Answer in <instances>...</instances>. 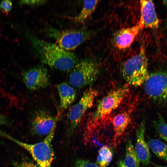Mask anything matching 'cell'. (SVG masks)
Returning <instances> with one entry per match:
<instances>
[{"label":"cell","instance_id":"1","mask_svg":"<svg viewBox=\"0 0 167 167\" xmlns=\"http://www.w3.org/2000/svg\"><path fill=\"white\" fill-rule=\"evenodd\" d=\"M30 39L41 62L50 67L63 71L72 70L78 62L76 55L56 44L32 35Z\"/></svg>","mask_w":167,"mask_h":167},{"label":"cell","instance_id":"2","mask_svg":"<svg viewBox=\"0 0 167 167\" xmlns=\"http://www.w3.org/2000/svg\"><path fill=\"white\" fill-rule=\"evenodd\" d=\"M129 91L128 85H125L111 91L103 98L88 122L85 131L92 135L106 125L109 115L118 107Z\"/></svg>","mask_w":167,"mask_h":167},{"label":"cell","instance_id":"3","mask_svg":"<svg viewBox=\"0 0 167 167\" xmlns=\"http://www.w3.org/2000/svg\"><path fill=\"white\" fill-rule=\"evenodd\" d=\"M55 128L53 129L42 141L32 144L21 142L4 132H0V135L28 151L36 162L37 167H51L54 156L51 142Z\"/></svg>","mask_w":167,"mask_h":167},{"label":"cell","instance_id":"4","mask_svg":"<svg viewBox=\"0 0 167 167\" xmlns=\"http://www.w3.org/2000/svg\"><path fill=\"white\" fill-rule=\"evenodd\" d=\"M121 72L123 78L129 84L139 86L145 83L149 74L144 46L141 47L138 54L122 63Z\"/></svg>","mask_w":167,"mask_h":167},{"label":"cell","instance_id":"5","mask_svg":"<svg viewBox=\"0 0 167 167\" xmlns=\"http://www.w3.org/2000/svg\"><path fill=\"white\" fill-rule=\"evenodd\" d=\"M43 32L53 38L59 46L68 51L75 49L89 39L93 33L85 28L60 30L53 27L45 28Z\"/></svg>","mask_w":167,"mask_h":167},{"label":"cell","instance_id":"6","mask_svg":"<svg viewBox=\"0 0 167 167\" xmlns=\"http://www.w3.org/2000/svg\"><path fill=\"white\" fill-rule=\"evenodd\" d=\"M100 72L97 62L86 58L78 62L72 70L69 76L71 85L78 88H82L96 80Z\"/></svg>","mask_w":167,"mask_h":167},{"label":"cell","instance_id":"7","mask_svg":"<svg viewBox=\"0 0 167 167\" xmlns=\"http://www.w3.org/2000/svg\"><path fill=\"white\" fill-rule=\"evenodd\" d=\"M144 83L145 92L150 98L158 105L167 104V69L149 74Z\"/></svg>","mask_w":167,"mask_h":167},{"label":"cell","instance_id":"8","mask_svg":"<svg viewBox=\"0 0 167 167\" xmlns=\"http://www.w3.org/2000/svg\"><path fill=\"white\" fill-rule=\"evenodd\" d=\"M98 94L97 90L90 88L84 92L78 102L71 107L68 116L70 134L76 129L87 111L92 107Z\"/></svg>","mask_w":167,"mask_h":167},{"label":"cell","instance_id":"9","mask_svg":"<svg viewBox=\"0 0 167 167\" xmlns=\"http://www.w3.org/2000/svg\"><path fill=\"white\" fill-rule=\"evenodd\" d=\"M22 79L28 89L35 91L42 89L49 84V76L47 69L42 66H37L24 71Z\"/></svg>","mask_w":167,"mask_h":167},{"label":"cell","instance_id":"10","mask_svg":"<svg viewBox=\"0 0 167 167\" xmlns=\"http://www.w3.org/2000/svg\"><path fill=\"white\" fill-rule=\"evenodd\" d=\"M58 116H54L42 109L36 111L31 120V130L34 134L41 136L48 135L56 128Z\"/></svg>","mask_w":167,"mask_h":167},{"label":"cell","instance_id":"11","mask_svg":"<svg viewBox=\"0 0 167 167\" xmlns=\"http://www.w3.org/2000/svg\"><path fill=\"white\" fill-rule=\"evenodd\" d=\"M140 16L138 24L139 30L144 28H156L159 25V20L154 5L152 0L140 1Z\"/></svg>","mask_w":167,"mask_h":167},{"label":"cell","instance_id":"12","mask_svg":"<svg viewBox=\"0 0 167 167\" xmlns=\"http://www.w3.org/2000/svg\"><path fill=\"white\" fill-rule=\"evenodd\" d=\"M145 120L143 119L136 131V141L135 150L140 163L147 166L150 163L151 155L149 148L145 139Z\"/></svg>","mask_w":167,"mask_h":167},{"label":"cell","instance_id":"13","mask_svg":"<svg viewBox=\"0 0 167 167\" xmlns=\"http://www.w3.org/2000/svg\"><path fill=\"white\" fill-rule=\"evenodd\" d=\"M131 121V113L127 111L118 113L110 120L114 132L112 143L115 147L117 146L120 139L125 132Z\"/></svg>","mask_w":167,"mask_h":167},{"label":"cell","instance_id":"14","mask_svg":"<svg viewBox=\"0 0 167 167\" xmlns=\"http://www.w3.org/2000/svg\"><path fill=\"white\" fill-rule=\"evenodd\" d=\"M140 31L138 25L122 28L118 31L114 37L115 46L120 49L129 48Z\"/></svg>","mask_w":167,"mask_h":167},{"label":"cell","instance_id":"15","mask_svg":"<svg viewBox=\"0 0 167 167\" xmlns=\"http://www.w3.org/2000/svg\"><path fill=\"white\" fill-rule=\"evenodd\" d=\"M60 100L59 115L71 105L76 97V92L71 86L66 82L57 86Z\"/></svg>","mask_w":167,"mask_h":167},{"label":"cell","instance_id":"16","mask_svg":"<svg viewBox=\"0 0 167 167\" xmlns=\"http://www.w3.org/2000/svg\"><path fill=\"white\" fill-rule=\"evenodd\" d=\"M123 161L127 167H140V162L130 139L126 142L125 155Z\"/></svg>","mask_w":167,"mask_h":167},{"label":"cell","instance_id":"17","mask_svg":"<svg viewBox=\"0 0 167 167\" xmlns=\"http://www.w3.org/2000/svg\"><path fill=\"white\" fill-rule=\"evenodd\" d=\"M148 144L155 155L167 162V143L156 139H149Z\"/></svg>","mask_w":167,"mask_h":167},{"label":"cell","instance_id":"18","mask_svg":"<svg viewBox=\"0 0 167 167\" xmlns=\"http://www.w3.org/2000/svg\"><path fill=\"white\" fill-rule=\"evenodd\" d=\"M99 1L98 0L84 1L82 10L79 14L74 18L75 21L79 23L84 22L94 12Z\"/></svg>","mask_w":167,"mask_h":167},{"label":"cell","instance_id":"19","mask_svg":"<svg viewBox=\"0 0 167 167\" xmlns=\"http://www.w3.org/2000/svg\"><path fill=\"white\" fill-rule=\"evenodd\" d=\"M113 153L111 148L104 145L99 150L96 163L100 167H107L111 162Z\"/></svg>","mask_w":167,"mask_h":167},{"label":"cell","instance_id":"20","mask_svg":"<svg viewBox=\"0 0 167 167\" xmlns=\"http://www.w3.org/2000/svg\"><path fill=\"white\" fill-rule=\"evenodd\" d=\"M153 123L157 134L167 142V124L160 113L158 114L157 119Z\"/></svg>","mask_w":167,"mask_h":167},{"label":"cell","instance_id":"21","mask_svg":"<svg viewBox=\"0 0 167 167\" xmlns=\"http://www.w3.org/2000/svg\"><path fill=\"white\" fill-rule=\"evenodd\" d=\"M74 167H100L96 163L88 160L77 159L75 162Z\"/></svg>","mask_w":167,"mask_h":167},{"label":"cell","instance_id":"22","mask_svg":"<svg viewBox=\"0 0 167 167\" xmlns=\"http://www.w3.org/2000/svg\"><path fill=\"white\" fill-rule=\"evenodd\" d=\"M12 6V3L11 1L3 0L1 2L0 9L2 12L7 13L11 10Z\"/></svg>","mask_w":167,"mask_h":167},{"label":"cell","instance_id":"23","mask_svg":"<svg viewBox=\"0 0 167 167\" xmlns=\"http://www.w3.org/2000/svg\"><path fill=\"white\" fill-rule=\"evenodd\" d=\"M46 2V0H22L20 3L21 4H25L30 6H33L43 4Z\"/></svg>","mask_w":167,"mask_h":167},{"label":"cell","instance_id":"24","mask_svg":"<svg viewBox=\"0 0 167 167\" xmlns=\"http://www.w3.org/2000/svg\"><path fill=\"white\" fill-rule=\"evenodd\" d=\"M14 165L15 167H37L36 165L26 161L15 163Z\"/></svg>","mask_w":167,"mask_h":167},{"label":"cell","instance_id":"25","mask_svg":"<svg viewBox=\"0 0 167 167\" xmlns=\"http://www.w3.org/2000/svg\"><path fill=\"white\" fill-rule=\"evenodd\" d=\"M7 118L0 113V126L9 124Z\"/></svg>","mask_w":167,"mask_h":167},{"label":"cell","instance_id":"26","mask_svg":"<svg viewBox=\"0 0 167 167\" xmlns=\"http://www.w3.org/2000/svg\"><path fill=\"white\" fill-rule=\"evenodd\" d=\"M117 163L118 167H127L125 165L123 161L122 160H119Z\"/></svg>","mask_w":167,"mask_h":167},{"label":"cell","instance_id":"27","mask_svg":"<svg viewBox=\"0 0 167 167\" xmlns=\"http://www.w3.org/2000/svg\"><path fill=\"white\" fill-rule=\"evenodd\" d=\"M154 166L155 167H166V166H161V165H159L156 164H154Z\"/></svg>","mask_w":167,"mask_h":167},{"label":"cell","instance_id":"28","mask_svg":"<svg viewBox=\"0 0 167 167\" xmlns=\"http://www.w3.org/2000/svg\"><path fill=\"white\" fill-rule=\"evenodd\" d=\"M163 3L167 7V0H163Z\"/></svg>","mask_w":167,"mask_h":167}]
</instances>
